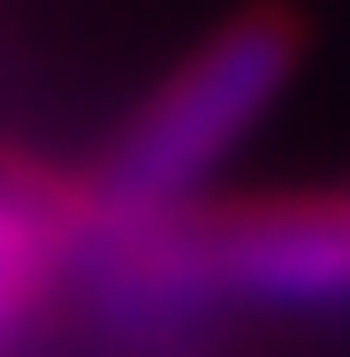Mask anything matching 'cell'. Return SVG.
Here are the masks:
<instances>
[{"mask_svg":"<svg viewBox=\"0 0 350 357\" xmlns=\"http://www.w3.org/2000/svg\"><path fill=\"white\" fill-rule=\"evenodd\" d=\"M297 61H305V23L275 0L213 23L138 99V114L115 130L99 175H84L99 198V236L107 228H152V220L198 206L206 175L275 114Z\"/></svg>","mask_w":350,"mask_h":357,"instance_id":"1","label":"cell"},{"mask_svg":"<svg viewBox=\"0 0 350 357\" xmlns=\"http://www.w3.org/2000/svg\"><path fill=\"white\" fill-rule=\"evenodd\" d=\"M92 266L138 296H259L343 304L350 296V183L198 198L152 228H107Z\"/></svg>","mask_w":350,"mask_h":357,"instance_id":"2","label":"cell"},{"mask_svg":"<svg viewBox=\"0 0 350 357\" xmlns=\"http://www.w3.org/2000/svg\"><path fill=\"white\" fill-rule=\"evenodd\" d=\"M0 160H8V144H0Z\"/></svg>","mask_w":350,"mask_h":357,"instance_id":"3","label":"cell"}]
</instances>
